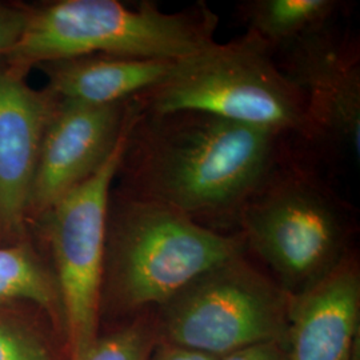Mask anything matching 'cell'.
I'll list each match as a JSON object with an SVG mask.
<instances>
[{"mask_svg": "<svg viewBox=\"0 0 360 360\" xmlns=\"http://www.w3.org/2000/svg\"><path fill=\"white\" fill-rule=\"evenodd\" d=\"M39 314L27 302H0V360H58Z\"/></svg>", "mask_w": 360, "mask_h": 360, "instance_id": "obj_15", "label": "cell"}, {"mask_svg": "<svg viewBox=\"0 0 360 360\" xmlns=\"http://www.w3.org/2000/svg\"><path fill=\"white\" fill-rule=\"evenodd\" d=\"M30 13L0 4V56L4 58L22 38Z\"/></svg>", "mask_w": 360, "mask_h": 360, "instance_id": "obj_17", "label": "cell"}, {"mask_svg": "<svg viewBox=\"0 0 360 360\" xmlns=\"http://www.w3.org/2000/svg\"><path fill=\"white\" fill-rule=\"evenodd\" d=\"M219 360H288L285 342H266L236 349Z\"/></svg>", "mask_w": 360, "mask_h": 360, "instance_id": "obj_18", "label": "cell"}, {"mask_svg": "<svg viewBox=\"0 0 360 360\" xmlns=\"http://www.w3.org/2000/svg\"><path fill=\"white\" fill-rule=\"evenodd\" d=\"M135 110L134 101L98 105L58 98L40 146L28 220L43 218L103 166Z\"/></svg>", "mask_w": 360, "mask_h": 360, "instance_id": "obj_8", "label": "cell"}, {"mask_svg": "<svg viewBox=\"0 0 360 360\" xmlns=\"http://www.w3.org/2000/svg\"><path fill=\"white\" fill-rule=\"evenodd\" d=\"M134 101L141 112L198 111L311 142L300 91L250 31L181 59L166 80Z\"/></svg>", "mask_w": 360, "mask_h": 360, "instance_id": "obj_4", "label": "cell"}, {"mask_svg": "<svg viewBox=\"0 0 360 360\" xmlns=\"http://www.w3.org/2000/svg\"><path fill=\"white\" fill-rule=\"evenodd\" d=\"M218 25L203 1L166 13L151 0H60L30 13L22 38L3 59L22 77L34 65L95 53L181 60L212 46Z\"/></svg>", "mask_w": 360, "mask_h": 360, "instance_id": "obj_3", "label": "cell"}, {"mask_svg": "<svg viewBox=\"0 0 360 360\" xmlns=\"http://www.w3.org/2000/svg\"><path fill=\"white\" fill-rule=\"evenodd\" d=\"M150 360H219V358L158 340Z\"/></svg>", "mask_w": 360, "mask_h": 360, "instance_id": "obj_19", "label": "cell"}, {"mask_svg": "<svg viewBox=\"0 0 360 360\" xmlns=\"http://www.w3.org/2000/svg\"><path fill=\"white\" fill-rule=\"evenodd\" d=\"M288 295L245 255L208 271L159 309L158 340L217 358L285 342Z\"/></svg>", "mask_w": 360, "mask_h": 360, "instance_id": "obj_6", "label": "cell"}, {"mask_svg": "<svg viewBox=\"0 0 360 360\" xmlns=\"http://www.w3.org/2000/svg\"><path fill=\"white\" fill-rule=\"evenodd\" d=\"M290 135L198 111L141 112L119 172L122 191L218 232H239L245 205L290 155Z\"/></svg>", "mask_w": 360, "mask_h": 360, "instance_id": "obj_1", "label": "cell"}, {"mask_svg": "<svg viewBox=\"0 0 360 360\" xmlns=\"http://www.w3.org/2000/svg\"><path fill=\"white\" fill-rule=\"evenodd\" d=\"M135 114L103 166L41 218L62 300L68 360L79 359L98 338L108 203Z\"/></svg>", "mask_w": 360, "mask_h": 360, "instance_id": "obj_7", "label": "cell"}, {"mask_svg": "<svg viewBox=\"0 0 360 360\" xmlns=\"http://www.w3.org/2000/svg\"><path fill=\"white\" fill-rule=\"evenodd\" d=\"M58 98L0 67V233L25 242L27 208L43 135Z\"/></svg>", "mask_w": 360, "mask_h": 360, "instance_id": "obj_10", "label": "cell"}, {"mask_svg": "<svg viewBox=\"0 0 360 360\" xmlns=\"http://www.w3.org/2000/svg\"><path fill=\"white\" fill-rule=\"evenodd\" d=\"M238 231L287 295L316 283L351 252L345 202L291 155L245 205Z\"/></svg>", "mask_w": 360, "mask_h": 360, "instance_id": "obj_5", "label": "cell"}, {"mask_svg": "<svg viewBox=\"0 0 360 360\" xmlns=\"http://www.w3.org/2000/svg\"><path fill=\"white\" fill-rule=\"evenodd\" d=\"M138 319L112 334L98 336L77 360H150L158 343L156 328Z\"/></svg>", "mask_w": 360, "mask_h": 360, "instance_id": "obj_16", "label": "cell"}, {"mask_svg": "<svg viewBox=\"0 0 360 360\" xmlns=\"http://www.w3.org/2000/svg\"><path fill=\"white\" fill-rule=\"evenodd\" d=\"M345 7L346 3L339 0H245L238 10L247 31L262 39L276 55L333 26Z\"/></svg>", "mask_w": 360, "mask_h": 360, "instance_id": "obj_13", "label": "cell"}, {"mask_svg": "<svg viewBox=\"0 0 360 360\" xmlns=\"http://www.w3.org/2000/svg\"><path fill=\"white\" fill-rule=\"evenodd\" d=\"M279 65L300 91L309 116L311 142L360 154V60L354 41L333 26L282 50Z\"/></svg>", "mask_w": 360, "mask_h": 360, "instance_id": "obj_9", "label": "cell"}, {"mask_svg": "<svg viewBox=\"0 0 360 360\" xmlns=\"http://www.w3.org/2000/svg\"><path fill=\"white\" fill-rule=\"evenodd\" d=\"M245 251L240 232L214 231L160 203L111 193L102 307L160 309L195 279Z\"/></svg>", "mask_w": 360, "mask_h": 360, "instance_id": "obj_2", "label": "cell"}, {"mask_svg": "<svg viewBox=\"0 0 360 360\" xmlns=\"http://www.w3.org/2000/svg\"><path fill=\"white\" fill-rule=\"evenodd\" d=\"M288 360H351L360 322V270L349 252L316 283L288 295Z\"/></svg>", "mask_w": 360, "mask_h": 360, "instance_id": "obj_11", "label": "cell"}, {"mask_svg": "<svg viewBox=\"0 0 360 360\" xmlns=\"http://www.w3.org/2000/svg\"><path fill=\"white\" fill-rule=\"evenodd\" d=\"M0 302H27L63 331V309L53 271L25 242L0 247Z\"/></svg>", "mask_w": 360, "mask_h": 360, "instance_id": "obj_14", "label": "cell"}, {"mask_svg": "<svg viewBox=\"0 0 360 360\" xmlns=\"http://www.w3.org/2000/svg\"><path fill=\"white\" fill-rule=\"evenodd\" d=\"M178 62L95 53L39 67L56 98L103 105L134 101L166 80Z\"/></svg>", "mask_w": 360, "mask_h": 360, "instance_id": "obj_12", "label": "cell"}]
</instances>
